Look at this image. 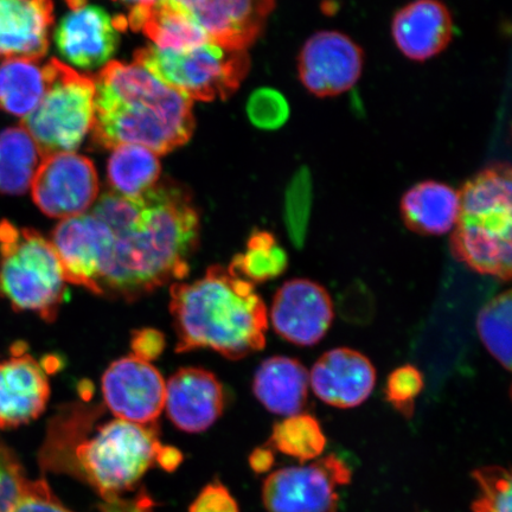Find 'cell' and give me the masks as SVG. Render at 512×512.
<instances>
[{
  "instance_id": "cell-34",
  "label": "cell",
  "mask_w": 512,
  "mask_h": 512,
  "mask_svg": "<svg viewBox=\"0 0 512 512\" xmlns=\"http://www.w3.org/2000/svg\"><path fill=\"white\" fill-rule=\"evenodd\" d=\"M28 480L16 454L0 441V512H9Z\"/></svg>"
},
{
  "instance_id": "cell-6",
  "label": "cell",
  "mask_w": 512,
  "mask_h": 512,
  "mask_svg": "<svg viewBox=\"0 0 512 512\" xmlns=\"http://www.w3.org/2000/svg\"><path fill=\"white\" fill-rule=\"evenodd\" d=\"M151 427L113 420L76 446L79 472L106 501L131 490L152 465L159 463L165 446Z\"/></svg>"
},
{
  "instance_id": "cell-31",
  "label": "cell",
  "mask_w": 512,
  "mask_h": 512,
  "mask_svg": "<svg viewBox=\"0 0 512 512\" xmlns=\"http://www.w3.org/2000/svg\"><path fill=\"white\" fill-rule=\"evenodd\" d=\"M473 478L479 488L473 512H511L512 482L508 470L501 466L480 467Z\"/></svg>"
},
{
  "instance_id": "cell-26",
  "label": "cell",
  "mask_w": 512,
  "mask_h": 512,
  "mask_svg": "<svg viewBox=\"0 0 512 512\" xmlns=\"http://www.w3.org/2000/svg\"><path fill=\"white\" fill-rule=\"evenodd\" d=\"M47 89L46 73L38 61L9 59L0 63V110L28 117Z\"/></svg>"
},
{
  "instance_id": "cell-13",
  "label": "cell",
  "mask_w": 512,
  "mask_h": 512,
  "mask_svg": "<svg viewBox=\"0 0 512 512\" xmlns=\"http://www.w3.org/2000/svg\"><path fill=\"white\" fill-rule=\"evenodd\" d=\"M166 383L150 362L136 356L120 358L102 377L108 409L120 420L152 425L165 406Z\"/></svg>"
},
{
  "instance_id": "cell-10",
  "label": "cell",
  "mask_w": 512,
  "mask_h": 512,
  "mask_svg": "<svg viewBox=\"0 0 512 512\" xmlns=\"http://www.w3.org/2000/svg\"><path fill=\"white\" fill-rule=\"evenodd\" d=\"M32 198L53 219L86 214L99 194V178L91 159L73 152L44 156L31 183Z\"/></svg>"
},
{
  "instance_id": "cell-28",
  "label": "cell",
  "mask_w": 512,
  "mask_h": 512,
  "mask_svg": "<svg viewBox=\"0 0 512 512\" xmlns=\"http://www.w3.org/2000/svg\"><path fill=\"white\" fill-rule=\"evenodd\" d=\"M271 443L285 456L307 462L324 452L326 438L316 418L300 413L274 426Z\"/></svg>"
},
{
  "instance_id": "cell-9",
  "label": "cell",
  "mask_w": 512,
  "mask_h": 512,
  "mask_svg": "<svg viewBox=\"0 0 512 512\" xmlns=\"http://www.w3.org/2000/svg\"><path fill=\"white\" fill-rule=\"evenodd\" d=\"M351 471L336 456L272 473L262 488L268 512H336L338 488L349 484Z\"/></svg>"
},
{
  "instance_id": "cell-33",
  "label": "cell",
  "mask_w": 512,
  "mask_h": 512,
  "mask_svg": "<svg viewBox=\"0 0 512 512\" xmlns=\"http://www.w3.org/2000/svg\"><path fill=\"white\" fill-rule=\"evenodd\" d=\"M424 389V377L411 364L400 367L388 377L387 399L400 413L411 418L414 401Z\"/></svg>"
},
{
  "instance_id": "cell-3",
  "label": "cell",
  "mask_w": 512,
  "mask_h": 512,
  "mask_svg": "<svg viewBox=\"0 0 512 512\" xmlns=\"http://www.w3.org/2000/svg\"><path fill=\"white\" fill-rule=\"evenodd\" d=\"M170 293L177 352L208 348L235 361L265 348L267 307L252 281L232 267H210Z\"/></svg>"
},
{
  "instance_id": "cell-23",
  "label": "cell",
  "mask_w": 512,
  "mask_h": 512,
  "mask_svg": "<svg viewBox=\"0 0 512 512\" xmlns=\"http://www.w3.org/2000/svg\"><path fill=\"white\" fill-rule=\"evenodd\" d=\"M403 223L420 235L452 232L459 215V191L438 181H424L409 188L400 202Z\"/></svg>"
},
{
  "instance_id": "cell-27",
  "label": "cell",
  "mask_w": 512,
  "mask_h": 512,
  "mask_svg": "<svg viewBox=\"0 0 512 512\" xmlns=\"http://www.w3.org/2000/svg\"><path fill=\"white\" fill-rule=\"evenodd\" d=\"M162 172L155 152L140 145L115 147L108 159L107 177L112 191L124 197H138L158 183Z\"/></svg>"
},
{
  "instance_id": "cell-1",
  "label": "cell",
  "mask_w": 512,
  "mask_h": 512,
  "mask_svg": "<svg viewBox=\"0 0 512 512\" xmlns=\"http://www.w3.org/2000/svg\"><path fill=\"white\" fill-rule=\"evenodd\" d=\"M111 233L99 294L133 300L187 277L200 240V215L185 190L170 181L138 197L113 191L91 211Z\"/></svg>"
},
{
  "instance_id": "cell-14",
  "label": "cell",
  "mask_w": 512,
  "mask_h": 512,
  "mask_svg": "<svg viewBox=\"0 0 512 512\" xmlns=\"http://www.w3.org/2000/svg\"><path fill=\"white\" fill-rule=\"evenodd\" d=\"M224 49L251 48L264 31L275 0H169Z\"/></svg>"
},
{
  "instance_id": "cell-25",
  "label": "cell",
  "mask_w": 512,
  "mask_h": 512,
  "mask_svg": "<svg viewBox=\"0 0 512 512\" xmlns=\"http://www.w3.org/2000/svg\"><path fill=\"white\" fill-rule=\"evenodd\" d=\"M42 159L40 147L22 126L0 132V194H25Z\"/></svg>"
},
{
  "instance_id": "cell-8",
  "label": "cell",
  "mask_w": 512,
  "mask_h": 512,
  "mask_svg": "<svg viewBox=\"0 0 512 512\" xmlns=\"http://www.w3.org/2000/svg\"><path fill=\"white\" fill-rule=\"evenodd\" d=\"M44 73L46 93L35 111L22 120L43 157L78 149L92 131L95 96L94 79L59 60H50Z\"/></svg>"
},
{
  "instance_id": "cell-17",
  "label": "cell",
  "mask_w": 512,
  "mask_h": 512,
  "mask_svg": "<svg viewBox=\"0 0 512 512\" xmlns=\"http://www.w3.org/2000/svg\"><path fill=\"white\" fill-rule=\"evenodd\" d=\"M375 383L373 363L361 352L349 348L325 352L310 373L313 393L336 408L362 405L373 393Z\"/></svg>"
},
{
  "instance_id": "cell-2",
  "label": "cell",
  "mask_w": 512,
  "mask_h": 512,
  "mask_svg": "<svg viewBox=\"0 0 512 512\" xmlns=\"http://www.w3.org/2000/svg\"><path fill=\"white\" fill-rule=\"evenodd\" d=\"M93 142L115 149L140 145L166 155L195 130L192 100L139 64L108 62L96 76Z\"/></svg>"
},
{
  "instance_id": "cell-24",
  "label": "cell",
  "mask_w": 512,
  "mask_h": 512,
  "mask_svg": "<svg viewBox=\"0 0 512 512\" xmlns=\"http://www.w3.org/2000/svg\"><path fill=\"white\" fill-rule=\"evenodd\" d=\"M127 24L142 31L159 49L184 51L209 42L202 29L169 0L133 6Z\"/></svg>"
},
{
  "instance_id": "cell-35",
  "label": "cell",
  "mask_w": 512,
  "mask_h": 512,
  "mask_svg": "<svg viewBox=\"0 0 512 512\" xmlns=\"http://www.w3.org/2000/svg\"><path fill=\"white\" fill-rule=\"evenodd\" d=\"M9 512H73L54 495L46 480H28Z\"/></svg>"
},
{
  "instance_id": "cell-22",
  "label": "cell",
  "mask_w": 512,
  "mask_h": 512,
  "mask_svg": "<svg viewBox=\"0 0 512 512\" xmlns=\"http://www.w3.org/2000/svg\"><path fill=\"white\" fill-rule=\"evenodd\" d=\"M310 373L298 360L268 358L256 371L253 390L268 411L284 416L302 413L309 395Z\"/></svg>"
},
{
  "instance_id": "cell-19",
  "label": "cell",
  "mask_w": 512,
  "mask_h": 512,
  "mask_svg": "<svg viewBox=\"0 0 512 512\" xmlns=\"http://www.w3.org/2000/svg\"><path fill=\"white\" fill-rule=\"evenodd\" d=\"M164 408L179 430L206 431L223 412L222 384L207 370L181 369L166 383Z\"/></svg>"
},
{
  "instance_id": "cell-5",
  "label": "cell",
  "mask_w": 512,
  "mask_h": 512,
  "mask_svg": "<svg viewBox=\"0 0 512 512\" xmlns=\"http://www.w3.org/2000/svg\"><path fill=\"white\" fill-rule=\"evenodd\" d=\"M66 278L51 242L35 229L0 222V298L18 312L54 322L66 298Z\"/></svg>"
},
{
  "instance_id": "cell-12",
  "label": "cell",
  "mask_w": 512,
  "mask_h": 512,
  "mask_svg": "<svg viewBox=\"0 0 512 512\" xmlns=\"http://www.w3.org/2000/svg\"><path fill=\"white\" fill-rule=\"evenodd\" d=\"M70 11L55 32L56 47L64 59L82 69H94L110 61L119 46L124 17L111 18L87 0H67Z\"/></svg>"
},
{
  "instance_id": "cell-38",
  "label": "cell",
  "mask_w": 512,
  "mask_h": 512,
  "mask_svg": "<svg viewBox=\"0 0 512 512\" xmlns=\"http://www.w3.org/2000/svg\"><path fill=\"white\" fill-rule=\"evenodd\" d=\"M274 463L273 453L267 448H259L251 457V465L256 472H265Z\"/></svg>"
},
{
  "instance_id": "cell-7",
  "label": "cell",
  "mask_w": 512,
  "mask_h": 512,
  "mask_svg": "<svg viewBox=\"0 0 512 512\" xmlns=\"http://www.w3.org/2000/svg\"><path fill=\"white\" fill-rule=\"evenodd\" d=\"M134 60L165 85L200 101L227 100L251 68L246 50L224 49L210 41L184 51L149 46L137 50Z\"/></svg>"
},
{
  "instance_id": "cell-18",
  "label": "cell",
  "mask_w": 512,
  "mask_h": 512,
  "mask_svg": "<svg viewBox=\"0 0 512 512\" xmlns=\"http://www.w3.org/2000/svg\"><path fill=\"white\" fill-rule=\"evenodd\" d=\"M17 344L14 357L0 362V430L27 425L46 409L50 387L34 357Z\"/></svg>"
},
{
  "instance_id": "cell-29",
  "label": "cell",
  "mask_w": 512,
  "mask_h": 512,
  "mask_svg": "<svg viewBox=\"0 0 512 512\" xmlns=\"http://www.w3.org/2000/svg\"><path fill=\"white\" fill-rule=\"evenodd\" d=\"M511 291L498 294L491 299L477 318V330L485 348L496 361L508 371L511 370Z\"/></svg>"
},
{
  "instance_id": "cell-37",
  "label": "cell",
  "mask_w": 512,
  "mask_h": 512,
  "mask_svg": "<svg viewBox=\"0 0 512 512\" xmlns=\"http://www.w3.org/2000/svg\"><path fill=\"white\" fill-rule=\"evenodd\" d=\"M131 347L133 356L150 362L162 354L165 348V338L162 332L153 329H143L134 332Z\"/></svg>"
},
{
  "instance_id": "cell-11",
  "label": "cell",
  "mask_w": 512,
  "mask_h": 512,
  "mask_svg": "<svg viewBox=\"0 0 512 512\" xmlns=\"http://www.w3.org/2000/svg\"><path fill=\"white\" fill-rule=\"evenodd\" d=\"M364 61L363 49L348 35L336 30L318 31L299 51V80L317 98H335L360 81Z\"/></svg>"
},
{
  "instance_id": "cell-32",
  "label": "cell",
  "mask_w": 512,
  "mask_h": 512,
  "mask_svg": "<svg viewBox=\"0 0 512 512\" xmlns=\"http://www.w3.org/2000/svg\"><path fill=\"white\" fill-rule=\"evenodd\" d=\"M247 114L254 126L274 131L287 123L291 110L283 94L273 88H260L249 98Z\"/></svg>"
},
{
  "instance_id": "cell-20",
  "label": "cell",
  "mask_w": 512,
  "mask_h": 512,
  "mask_svg": "<svg viewBox=\"0 0 512 512\" xmlns=\"http://www.w3.org/2000/svg\"><path fill=\"white\" fill-rule=\"evenodd\" d=\"M392 36L395 46L408 60H431L450 46L451 12L440 0H413L394 15Z\"/></svg>"
},
{
  "instance_id": "cell-36",
  "label": "cell",
  "mask_w": 512,
  "mask_h": 512,
  "mask_svg": "<svg viewBox=\"0 0 512 512\" xmlns=\"http://www.w3.org/2000/svg\"><path fill=\"white\" fill-rule=\"evenodd\" d=\"M189 512H240L239 505L226 486L209 484L191 503Z\"/></svg>"
},
{
  "instance_id": "cell-15",
  "label": "cell",
  "mask_w": 512,
  "mask_h": 512,
  "mask_svg": "<svg viewBox=\"0 0 512 512\" xmlns=\"http://www.w3.org/2000/svg\"><path fill=\"white\" fill-rule=\"evenodd\" d=\"M67 283L99 294L111 246L106 224L92 213L69 217L57 224L51 235Z\"/></svg>"
},
{
  "instance_id": "cell-39",
  "label": "cell",
  "mask_w": 512,
  "mask_h": 512,
  "mask_svg": "<svg viewBox=\"0 0 512 512\" xmlns=\"http://www.w3.org/2000/svg\"><path fill=\"white\" fill-rule=\"evenodd\" d=\"M115 2H123L126 4H132L133 6H137L151 4L155 2V0H115Z\"/></svg>"
},
{
  "instance_id": "cell-30",
  "label": "cell",
  "mask_w": 512,
  "mask_h": 512,
  "mask_svg": "<svg viewBox=\"0 0 512 512\" xmlns=\"http://www.w3.org/2000/svg\"><path fill=\"white\" fill-rule=\"evenodd\" d=\"M230 267L249 281L262 283L286 271L287 255L271 233L256 230L248 240L247 252L235 256Z\"/></svg>"
},
{
  "instance_id": "cell-16",
  "label": "cell",
  "mask_w": 512,
  "mask_h": 512,
  "mask_svg": "<svg viewBox=\"0 0 512 512\" xmlns=\"http://www.w3.org/2000/svg\"><path fill=\"white\" fill-rule=\"evenodd\" d=\"M335 312L325 287L309 279H292L273 298L271 322L287 342L311 347L328 334Z\"/></svg>"
},
{
  "instance_id": "cell-4",
  "label": "cell",
  "mask_w": 512,
  "mask_h": 512,
  "mask_svg": "<svg viewBox=\"0 0 512 512\" xmlns=\"http://www.w3.org/2000/svg\"><path fill=\"white\" fill-rule=\"evenodd\" d=\"M511 174L509 163H496L466 181L450 240L454 259L504 281L512 274Z\"/></svg>"
},
{
  "instance_id": "cell-21",
  "label": "cell",
  "mask_w": 512,
  "mask_h": 512,
  "mask_svg": "<svg viewBox=\"0 0 512 512\" xmlns=\"http://www.w3.org/2000/svg\"><path fill=\"white\" fill-rule=\"evenodd\" d=\"M53 22V0H0V59H43Z\"/></svg>"
}]
</instances>
